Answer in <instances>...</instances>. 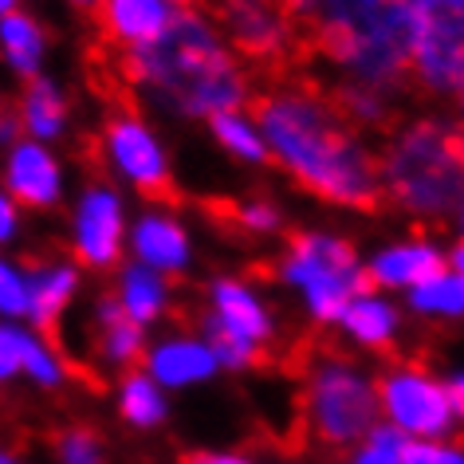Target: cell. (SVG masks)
Here are the masks:
<instances>
[{"label":"cell","mask_w":464,"mask_h":464,"mask_svg":"<svg viewBox=\"0 0 464 464\" xmlns=\"http://www.w3.org/2000/svg\"><path fill=\"white\" fill-rule=\"evenodd\" d=\"M264 138L276 158L307 185L311 193L327 197L334 205H351L374 213L382 205V173L370 154L339 126L327 102L307 91L260 102Z\"/></svg>","instance_id":"1"},{"label":"cell","mask_w":464,"mask_h":464,"mask_svg":"<svg viewBox=\"0 0 464 464\" xmlns=\"http://www.w3.org/2000/svg\"><path fill=\"white\" fill-rule=\"evenodd\" d=\"M126 79L150 83L181 114H220L245 99V79L201 16L173 13L158 40L130 48Z\"/></svg>","instance_id":"2"},{"label":"cell","mask_w":464,"mask_h":464,"mask_svg":"<svg viewBox=\"0 0 464 464\" xmlns=\"http://www.w3.org/2000/svg\"><path fill=\"white\" fill-rule=\"evenodd\" d=\"M417 20L421 0H319L311 44L382 91L410 72Z\"/></svg>","instance_id":"3"},{"label":"cell","mask_w":464,"mask_h":464,"mask_svg":"<svg viewBox=\"0 0 464 464\" xmlns=\"http://www.w3.org/2000/svg\"><path fill=\"white\" fill-rule=\"evenodd\" d=\"M390 193L410 213H457L460 208V134L440 122H417L386 158Z\"/></svg>","instance_id":"4"},{"label":"cell","mask_w":464,"mask_h":464,"mask_svg":"<svg viewBox=\"0 0 464 464\" xmlns=\"http://www.w3.org/2000/svg\"><path fill=\"white\" fill-rule=\"evenodd\" d=\"M284 276L304 287L319 319H339L351 299L370 295L374 287L366 272H358L354 248L331 237H295L284 260Z\"/></svg>","instance_id":"5"},{"label":"cell","mask_w":464,"mask_h":464,"mask_svg":"<svg viewBox=\"0 0 464 464\" xmlns=\"http://www.w3.org/2000/svg\"><path fill=\"white\" fill-rule=\"evenodd\" d=\"M307 417L315 437L346 445V440L362 437L378 417L374 386L346 362H327L315 370L307 393Z\"/></svg>","instance_id":"6"},{"label":"cell","mask_w":464,"mask_h":464,"mask_svg":"<svg viewBox=\"0 0 464 464\" xmlns=\"http://www.w3.org/2000/svg\"><path fill=\"white\" fill-rule=\"evenodd\" d=\"M410 63L429 87L460 91V0H421Z\"/></svg>","instance_id":"7"},{"label":"cell","mask_w":464,"mask_h":464,"mask_svg":"<svg viewBox=\"0 0 464 464\" xmlns=\"http://www.w3.org/2000/svg\"><path fill=\"white\" fill-rule=\"evenodd\" d=\"M378 393H382V405L386 413L393 417L398 433H425V437H437L452 425V405H449V393L445 386L429 382L425 374L417 370H401V374H386L378 382Z\"/></svg>","instance_id":"8"},{"label":"cell","mask_w":464,"mask_h":464,"mask_svg":"<svg viewBox=\"0 0 464 464\" xmlns=\"http://www.w3.org/2000/svg\"><path fill=\"white\" fill-rule=\"evenodd\" d=\"M217 8L245 55H252V60H287L292 28L272 0H217Z\"/></svg>","instance_id":"9"},{"label":"cell","mask_w":464,"mask_h":464,"mask_svg":"<svg viewBox=\"0 0 464 464\" xmlns=\"http://www.w3.org/2000/svg\"><path fill=\"white\" fill-rule=\"evenodd\" d=\"M107 146L114 161L122 166V173L130 181H138L142 193L158 197V201L161 197H173V181H169L166 158H161V146L138 119H114L107 126Z\"/></svg>","instance_id":"10"},{"label":"cell","mask_w":464,"mask_h":464,"mask_svg":"<svg viewBox=\"0 0 464 464\" xmlns=\"http://www.w3.org/2000/svg\"><path fill=\"white\" fill-rule=\"evenodd\" d=\"M79 260L91 268H107L119 260L122 248V208L119 197L107 189H91L79 205Z\"/></svg>","instance_id":"11"},{"label":"cell","mask_w":464,"mask_h":464,"mask_svg":"<svg viewBox=\"0 0 464 464\" xmlns=\"http://www.w3.org/2000/svg\"><path fill=\"white\" fill-rule=\"evenodd\" d=\"M173 13L178 8L169 0H107L102 20H107V32L114 40H122L126 48H142L169 28Z\"/></svg>","instance_id":"12"},{"label":"cell","mask_w":464,"mask_h":464,"mask_svg":"<svg viewBox=\"0 0 464 464\" xmlns=\"http://www.w3.org/2000/svg\"><path fill=\"white\" fill-rule=\"evenodd\" d=\"M8 185L24 205H52L60 197V169L48 150L24 142L13 150V161H8Z\"/></svg>","instance_id":"13"},{"label":"cell","mask_w":464,"mask_h":464,"mask_svg":"<svg viewBox=\"0 0 464 464\" xmlns=\"http://www.w3.org/2000/svg\"><path fill=\"white\" fill-rule=\"evenodd\" d=\"M72 292H75V272L72 268L36 272L24 284V311L48 339H55V331H60V311L67 307Z\"/></svg>","instance_id":"14"},{"label":"cell","mask_w":464,"mask_h":464,"mask_svg":"<svg viewBox=\"0 0 464 464\" xmlns=\"http://www.w3.org/2000/svg\"><path fill=\"white\" fill-rule=\"evenodd\" d=\"M217 319L225 323V327L237 334V339H245L252 346H260L264 339L272 334L268 327V315H264V307L252 299L240 284H217Z\"/></svg>","instance_id":"15"},{"label":"cell","mask_w":464,"mask_h":464,"mask_svg":"<svg viewBox=\"0 0 464 464\" xmlns=\"http://www.w3.org/2000/svg\"><path fill=\"white\" fill-rule=\"evenodd\" d=\"M445 272V260L437 256L433 248L425 245H405V248H390L382 252V256L374 260V268H370L366 276L374 284H421L429 280V276H440Z\"/></svg>","instance_id":"16"},{"label":"cell","mask_w":464,"mask_h":464,"mask_svg":"<svg viewBox=\"0 0 464 464\" xmlns=\"http://www.w3.org/2000/svg\"><path fill=\"white\" fill-rule=\"evenodd\" d=\"M150 370H154V378L169 382V386H185V382H197V378H208L217 370V358L213 351H208L205 343H169L161 346V351H154V358H150Z\"/></svg>","instance_id":"17"},{"label":"cell","mask_w":464,"mask_h":464,"mask_svg":"<svg viewBox=\"0 0 464 464\" xmlns=\"http://www.w3.org/2000/svg\"><path fill=\"white\" fill-rule=\"evenodd\" d=\"M134 248L138 256L154 268H181L185 256H189V245H185V232L173 225L169 217H146L134 232Z\"/></svg>","instance_id":"18"},{"label":"cell","mask_w":464,"mask_h":464,"mask_svg":"<svg viewBox=\"0 0 464 464\" xmlns=\"http://www.w3.org/2000/svg\"><path fill=\"white\" fill-rule=\"evenodd\" d=\"M339 319H343L346 327H351L362 343H370V346L390 343L393 327H398V315H393V307H390V304H382V299H370V295L351 299V304L343 307V315H339Z\"/></svg>","instance_id":"19"},{"label":"cell","mask_w":464,"mask_h":464,"mask_svg":"<svg viewBox=\"0 0 464 464\" xmlns=\"http://www.w3.org/2000/svg\"><path fill=\"white\" fill-rule=\"evenodd\" d=\"M102 327H107V354L122 366H134L142 358V327L126 315L119 304L102 307Z\"/></svg>","instance_id":"20"},{"label":"cell","mask_w":464,"mask_h":464,"mask_svg":"<svg viewBox=\"0 0 464 464\" xmlns=\"http://www.w3.org/2000/svg\"><path fill=\"white\" fill-rule=\"evenodd\" d=\"M24 126L36 138H55L63 126V99L60 91H55L52 83H44V79H36L24 99Z\"/></svg>","instance_id":"21"},{"label":"cell","mask_w":464,"mask_h":464,"mask_svg":"<svg viewBox=\"0 0 464 464\" xmlns=\"http://www.w3.org/2000/svg\"><path fill=\"white\" fill-rule=\"evenodd\" d=\"M161 304H166V292H161V280L158 276H150L142 268H134V272H126V280H122V311L130 315L138 327H142L146 319H154Z\"/></svg>","instance_id":"22"},{"label":"cell","mask_w":464,"mask_h":464,"mask_svg":"<svg viewBox=\"0 0 464 464\" xmlns=\"http://www.w3.org/2000/svg\"><path fill=\"white\" fill-rule=\"evenodd\" d=\"M0 44H5V52L13 55V63L24 75L36 72V63H40V32H36L32 20L16 16V13H5L0 16Z\"/></svg>","instance_id":"23"},{"label":"cell","mask_w":464,"mask_h":464,"mask_svg":"<svg viewBox=\"0 0 464 464\" xmlns=\"http://www.w3.org/2000/svg\"><path fill=\"white\" fill-rule=\"evenodd\" d=\"M413 307L417 311H449V315H460V304H464V284H460V272H440V276H429V280L413 284Z\"/></svg>","instance_id":"24"},{"label":"cell","mask_w":464,"mask_h":464,"mask_svg":"<svg viewBox=\"0 0 464 464\" xmlns=\"http://www.w3.org/2000/svg\"><path fill=\"white\" fill-rule=\"evenodd\" d=\"M122 413L130 417L134 425H158L161 417H166V401H161L158 386L142 374H130L122 390Z\"/></svg>","instance_id":"25"},{"label":"cell","mask_w":464,"mask_h":464,"mask_svg":"<svg viewBox=\"0 0 464 464\" xmlns=\"http://www.w3.org/2000/svg\"><path fill=\"white\" fill-rule=\"evenodd\" d=\"M213 130H217L220 142H225L228 150H237L240 158H264V154H268L264 142H260V134L252 130V126L240 119V114H232V111L213 114Z\"/></svg>","instance_id":"26"},{"label":"cell","mask_w":464,"mask_h":464,"mask_svg":"<svg viewBox=\"0 0 464 464\" xmlns=\"http://www.w3.org/2000/svg\"><path fill=\"white\" fill-rule=\"evenodd\" d=\"M205 331H208V351H213L217 362H225V366H248V362H256V346L245 343V339H237L225 323H220L217 315L205 323Z\"/></svg>","instance_id":"27"},{"label":"cell","mask_w":464,"mask_h":464,"mask_svg":"<svg viewBox=\"0 0 464 464\" xmlns=\"http://www.w3.org/2000/svg\"><path fill=\"white\" fill-rule=\"evenodd\" d=\"M16 354H20V370L36 374L40 382H48V386H52V382H60V366L52 362V354L44 351V346L32 339V334H24V331L16 334Z\"/></svg>","instance_id":"28"},{"label":"cell","mask_w":464,"mask_h":464,"mask_svg":"<svg viewBox=\"0 0 464 464\" xmlns=\"http://www.w3.org/2000/svg\"><path fill=\"white\" fill-rule=\"evenodd\" d=\"M405 433L398 429H374L370 433V449L358 452L354 464H401V449H405Z\"/></svg>","instance_id":"29"},{"label":"cell","mask_w":464,"mask_h":464,"mask_svg":"<svg viewBox=\"0 0 464 464\" xmlns=\"http://www.w3.org/2000/svg\"><path fill=\"white\" fill-rule=\"evenodd\" d=\"M60 457H63V464H102L99 440L91 433H67L60 440Z\"/></svg>","instance_id":"30"},{"label":"cell","mask_w":464,"mask_h":464,"mask_svg":"<svg viewBox=\"0 0 464 464\" xmlns=\"http://www.w3.org/2000/svg\"><path fill=\"white\" fill-rule=\"evenodd\" d=\"M0 311L5 315H20L24 311V276H16L0 260Z\"/></svg>","instance_id":"31"},{"label":"cell","mask_w":464,"mask_h":464,"mask_svg":"<svg viewBox=\"0 0 464 464\" xmlns=\"http://www.w3.org/2000/svg\"><path fill=\"white\" fill-rule=\"evenodd\" d=\"M401 464H460V452L457 449H440V445H413V440H405Z\"/></svg>","instance_id":"32"},{"label":"cell","mask_w":464,"mask_h":464,"mask_svg":"<svg viewBox=\"0 0 464 464\" xmlns=\"http://www.w3.org/2000/svg\"><path fill=\"white\" fill-rule=\"evenodd\" d=\"M228 217H237L245 228H276V213L268 205H248V208H232Z\"/></svg>","instance_id":"33"},{"label":"cell","mask_w":464,"mask_h":464,"mask_svg":"<svg viewBox=\"0 0 464 464\" xmlns=\"http://www.w3.org/2000/svg\"><path fill=\"white\" fill-rule=\"evenodd\" d=\"M16 327L0 331V378H8L13 370H20V354H16Z\"/></svg>","instance_id":"34"},{"label":"cell","mask_w":464,"mask_h":464,"mask_svg":"<svg viewBox=\"0 0 464 464\" xmlns=\"http://www.w3.org/2000/svg\"><path fill=\"white\" fill-rule=\"evenodd\" d=\"M13 228H16V208H13V201H8L5 193H0V240L13 237Z\"/></svg>","instance_id":"35"},{"label":"cell","mask_w":464,"mask_h":464,"mask_svg":"<svg viewBox=\"0 0 464 464\" xmlns=\"http://www.w3.org/2000/svg\"><path fill=\"white\" fill-rule=\"evenodd\" d=\"M189 464H245L240 457H189Z\"/></svg>","instance_id":"36"},{"label":"cell","mask_w":464,"mask_h":464,"mask_svg":"<svg viewBox=\"0 0 464 464\" xmlns=\"http://www.w3.org/2000/svg\"><path fill=\"white\" fill-rule=\"evenodd\" d=\"M8 8H13V0H0V16H5V13H8Z\"/></svg>","instance_id":"37"},{"label":"cell","mask_w":464,"mask_h":464,"mask_svg":"<svg viewBox=\"0 0 464 464\" xmlns=\"http://www.w3.org/2000/svg\"><path fill=\"white\" fill-rule=\"evenodd\" d=\"M0 464H16V460H8V457H0Z\"/></svg>","instance_id":"38"},{"label":"cell","mask_w":464,"mask_h":464,"mask_svg":"<svg viewBox=\"0 0 464 464\" xmlns=\"http://www.w3.org/2000/svg\"><path fill=\"white\" fill-rule=\"evenodd\" d=\"M79 5H95V0H79Z\"/></svg>","instance_id":"39"},{"label":"cell","mask_w":464,"mask_h":464,"mask_svg":"<svg viewBox=\"0 0 464 464\" xmlns=\"http://www.w3.org/2000/svg\"><path fill=\"white\" fill-rule=\"evenodd\" d=\"M169 5H181V0H169Z\"/></svg>","instance_id":"40"}]
</instances>
